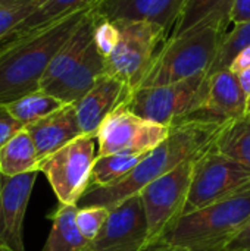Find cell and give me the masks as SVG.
Returning <instances> with one entry per match:
<instances>
[{"mask_svg": "<svg viewBox=\"0 0 250 251\" xmlns=\"http://www.w3.org/2000/svg\"><path fill=\"white\" fill-rule=\"evenodd\" d=\"M208 96L209 75L199 74L174 84L137 88L125 106L143 119L174 126L197 118L206 106Z\"/></svg>", "mask_w": 250, "mask_h": 251, "instance_id": "obj_5", "label": "cell"}, {"mask_svg": "<svg viewBox=\"0 0 250 251\" xmlns=\"http://www.w3.org/2000/svg\"><path fill=\"white\" fill-rule=\"evenodd\" d=\"M230 22V19L214 16L178 37H169L158 51L140 88L174 84L208 74Z\"/></svg>", "mask_w": 250, "mask_h": 251, "instance_id": "obj_3", "label": "cell"}, {"mask_svg": "<svg viewBox=\"0 0 250 251\" xmlns=\"http://www.w3.org/2000/svg\"><path fill=\"white\" fill-rule=\"evenodd\" d=\"M165 126L133 113L125 104L111 113L97 131V156L113 153H147L169 135Z\"/></svg>", "mask_w": 250, "mask_h": 251, "instance_id": "obj_10", "label": "cell"}, {"mask_svg": "<svg viewBox=\"0 0 250 251\" xmlns=\"http://www.w3.org/2000/svg\"><path fill=\"white\" fill-rule=\"evenodd\" d=\"M248 191H250V168L212 147L194 162L183 215Z\"/></svg>", "mask_w": 250, "mask_h": 251, "instance_id": "obj_7", "label": "cell"}, {"mask_svg": "<svg viewBox=\"0 0 250 251\" xmlns=\"http://www.w3.org/2000/svg\"><path fill=\"white\" fill-rule=\"evenodd\" d=\"M146 153H113L97 156L93 171L90 187H106L116 184L133 172Z\"/></svg>", "mask_w": 250, "mask_h": 251, "instance_id": "obj_24", "label": "cell"}, {"mask_svg": "<svg viewBox=\"0 0 250 251\" xmlns=\"http://www.w3.org/2000/svg\"><path fill=\"white\" fill-rule=\"evenodd\" d=\"M25 129L35 146L40 160L65 147L80 135H84L74 104L62 106L46 118L25 126Z\"/></svg>", "mask_w": 250, "mask_h": 251, "instance_id": "obj_15", "label": "cell"}, {"mask_svg": "<svg viewBox=\"0 0 250 251\" xmlns=\"http://www.w3.org/2000/svg\"><path fill=\"white\" fill-rule=\"evenodd\" d=\"M4 106L9 110V113L25 128L31 124L46 118L47 115L56 112L57 109L65 106V103H62L59 99L53 97L49 93L38 90V91L29 93L15 101H10Z\"/></svg>", "mask_w": 250, "mask_h": 251, "instance_id": "obj_25", "label": "cell"}, {"mask_svg": "<svg viewBox=\"0 0 250 251\" xmlns=\"http://www.w3.org/2000/svg\"><path fill=\"white\" fill-rule=\"evenodd\" d=\"M246 113H249L250 115V97L248 99V109H246Z\"/></svg>", "mask_w": 250, "mask_h": 251, "instance_id": "obj_37", "label": "cell"}, {"mask_svg": "<svg viewBox=\"0 0 250 251\" xmlns=\"http://www.w3.org/2000/svg\"><path fill=\"white\" fill-rule=\"evenodd\" d=\"M250 219V191L174 221L158 240L184 250H224Z\"/></svg>", "mask_w": 250, "mask_h": 251, "instance_id": "obj_4", "label": "cell"}, {"mask_svg": "<svg viewBox=\"0 0 250 251\" xmlns=\"http://www.w3.org/2000/svg\"><path fill=\"white\" fill-rule=\"evenodd\" d=\"M141 251H224V250H184V249H177L172 246H168L162 241H153L149 243Z\"/></svg>", "mask_w": 250, "mask_h": 251, "instance_id": "obj_34", "label": "cell"}, {"mask_svg": "<svg viewBox=\"0 0 250 251\" xmlns=\"http://www.w3.org/2000/svg\"><path fill=\"white\" fill-rule=\"evenodd\" d=\"M38 171L7 176L0 171V246L25 251L24 219Z\"/></svg>", "mask_w": 250, "mask_h": 251, "instance_id": "obj_12", "label": "cell"}, {"mask_svg": "<svg viewBox=\"0 0 250 251\" xmlns=\"http://www.w3.org/2000/svg\"><path fill=\"white\" fill-rule=\"evenodd\" d=\"M96 141L93 135H80L38 162V172L47 178L59 204H77L90 187Z\"/></svg>", "mask_w": 250, "mask_h": 251, "instance_id": "obj_8", "label": "cell"}, {"mask_svg": "<svg viewBox=\"0 0 250 251\" xmlns=\"http://www.w3.org/2000/svg\"><path fill=\"white\" fill-rule=\"evenodd\" d=\"M248 96L237 74L230 68L209 75V96L203 112L197 118L233 121L246 115Z\"/></svg>", "mask_w": 250, "mask_h": 251, "instance_id": "obj_16", "label": "cell"}, {"mask_svg": "<svg viewBox=\"0 0 250 251\" xmlns=\"http://www.w3.org/2000/svg\"><path fill=\"white\" fill-rule=\"evenodd\" d=\"M99 1L100 0H43L22 24H19L0 40V46H7L24 37H28L68 15L94 7Z\"/></svg>", "mask_w": 250, "mask_h": 251, "instance_id": "obj_19", "label": "cell"}, {"mask_svg": "<svg viewBox=\"0 0 250 251\" xmlns=\"http://www.w3.org/2000/svg\"><path fill=\"white\" fill-rule=\"evenodd\" d=\"M149 244V225L140 194H134L116 207L100 234L88 243L93 251H141Z\"/></svg>", "mask_w": 250, "mask_h": 251, "instance_id": "obj_11", "label": "cell"}, {"mask_svg": "<svg viewBox=\"0 0 250 251\" xmlns=\"http://www.w3.org/2000/svg\"><path fill=\"white\" fill-rule=\"evenodd\" d=\"M250 66V47H246V49H243L236 57H234V60L231 62V65H230V69L234 72V74H240L242 71H245V69H248Z\"/></svg>", "mask_w": 250, "mask_h": 251, "instance_id": "obj_33", "label": "cell"}, {"mask_svg": "<svg viewBox=\"0 0 250 251\" xmlns=\"http://www.w3.org/2000/svg\"><path fill=\"white\" fill-rule=\"evenodd\" d=\"M35 146L24 128L0 149V171L7 176H16L38 171Z\"/></svg>", "mask_w": 250, "mask_h": 251, "instance_id": "obj_21", "label": "cell"}, {"mask_svg": "<svg viewBox=\"0 0 250 251\" xmlns=\"http://www.w3.org/2000/svg\"><path fill=\"white\" fill-rule=\"evenodd\" d=\"M233 4L234 0H186L171 37H178L214 16L231 21Z\"/></svg>", "mask_w": 250, "mask_h": 251, "instance_id": "obj_22", "label": "cell"}, {"mask_svg": "<svg viewBox=\"0 0 250 251\" xmlns=\"http://www.w3.org/2000/svg\"><path fill=\"white\" fill-rule=\"evenodd\" d=\"M106 74V62L93 43L84 59L62 79L43 90L65 104H74L84 97L97 79Z\"/></svg>", "mask_w": 250, "mask_h": 251, "instance_id": "obj_17", "label": "cell"}, {"mask_svg": "<svg viewBox=\"0 0 250 251\" xmlns=\"http://www.w3.org/2000/svg\"><path fill=\"white\" fill-rule=\"evenodd\" d=\"M7 1H10V0H0V6L4 4V3H7Z\"/></svg>", "mask_w": 250, "mask_h": 251, "instance_id": "obj_39", "label": "cell"}, {"mask_svg": "<svg viewBox=\"0 0 250 251\" xmlns=\"http://www.w3.org/2000/svg\"><path fill=\"white\" fill-rule=\"evenodd\" d=\"M78 251H93V250H91V249L88 247V244H87V246H84L83 249H80V250H78Z\"/></svg>", "mask_w": 250, "mask_h": 251, "instance_id": "obj_36", "label": "cell"}, {"mask_svg": "<svg viewBox=\"0 0 250 251\" xmlns=\"http://www.w3.org/2000/svg\"><path fill=\"white\" fill-rule=\"evenodd\" d=\"M224 251H250V219L242 231L224 247Z\"/></svg>", "mask_w": 250, "mask_h": 251, "instance_id": "obj_31", "label": "cell"}, {"mask_svg": "<svg viewBox=\"0 0 250 251\" xmlns=\"http://www.w3.org/2000/svg\"><path fill=\"white\" fill-rule=\"evenodd\" d=\"M91 9L68 15L28 37L0 46V104L40 90L52 59Z\"/></svg>", "mask_w": 250, "mask_h": 251, "instance_id": "obj_2", "label": "cell"}, {"mask_svg": "<svg viewBox=\"0 0 250 251\" xmlns=\"http://www.w3.org/2000/svg\"><path fill=\"white\" fill-rule=\"evenodd\" d=\"M119 29L115 50L105 59L106 74L118 78L131 91L140 88L149 74L159 46L165 44L167 31L144 21H113Z\"/></svg>", "mask_w": 250, "mask_h": 251, "instance_id": "obj_6", "label": "cell"}, {"mask_svg": "<svg viewBox=\"0 0 250 251\" xmlns=\"http://www.w3.org/2000/svg\"><path fill=\"white\" fill-rule=\"evenodd\" d=\"M225 122L194 118L171 126L167 140L147 151L130 175L112 185L88 187L77 206H100L109 210L116 207L125 199L139 194L147 184L212 149Z\"/></svg>", "mask_w": 250, "mask_h": 251, "instance_id": "obj_1", "label": "cell"}, {"mask_svg": "<svg viewBox=\"0 0 250 251\" xmlns=\"http://www.w3.org/2000/svg\"><path fill=\"white\" fill-rule=\"evenodd\" d=\"M194 162L196 159L181 163L174 171L147 184L139 193L147 218L149 243L158 241L168 226L183 215Z\"/></svg>", "mask_w": 250, "mask_h": 251, "instance_id": "obj_9", "label": "cell"}, {"mask_svg": "<svg viewBox=\"0 0 250 251\" xmlns=\"http://www.w3.org/2000/svg\"><path fill=\"white\" fill-rule=\"evenodd\" d=\"M186 0H100L94 12L109 21H144L174 29Z\"/></svg>", "mask_w": 250, "mask_h": 251, "instance_id": "obj_14", "label": "cell"}, {"mask_svg": "<svg viewBox=\"0 0 250 251\" xmlns=\"http://www.w3.org/2000/svg\"><path fill=\"white\" fill-rule=\"evenodd\" d=\"M0 251H13V250H10V249H7V247H3V246H0Z\"/></svg>", "mask_w": 250, "mask_h": 251, "instance_id": "obj_38", "label": "cell"}, {"mask_svg": "<svg viewBox=\"0 0 250 251\" xmlns=\"http://www.w3.org/2000/svg\"><path fill=\"white\" fill-rule=\"evenodd\" d=\"M220 153L250 168V115L227 121L215 146Z\"/></svg>", "mask_w": 250, "mask_h": 251, "instance_id": "obj_23", "label": "cell"}, {"mask_svg": "<svg viewBox=\"0 0 250 251\" xmlns=\"http://www.w3.org/2000/svg\"><path fill=\"white\" fill-rule=\"evenodd\" d=\"M237 76H239L240 84H242V87H243V90H245V93H246V96H248V99H249L250 97V66L248 68V69L242 71Z\"/></svg>", "mask_w": 250, "mask_h": 251, "instance_id": "obj_35", "label": "cell"}, {"mask_svg": "<svg viewBox=\"0 0 250 251\" xmlns=\"http://www.w3.org/2000/svg\"><path fill=\"white\" fill-rule=\"evenodd\" d=\"M246 47H250V21L237 24L230 32L225 34L208 75H212L222 69H228L234 57Z\"/></svg>", "mask_w": 250, "mask_h": 251, "instance_id": "obj_26", "label": "cell"}, {"mask_svg": "<svg viewBox=\"0 0 250 251\" xmlns=\"http://www.w3.org/2000/svg\"><path fill=\"white\" fill-rule=\"evenodd\" d=\"M111 210L100 206L78 207L77 212V226L87 243H91L105 226Z\"/></svg>", "mask_w": 250, "mask_h": 251, "instance_id": "obj_28", "label": "cell"}, {"mask_svg": "<svg viewBox=\"0 0 250 251\" xmlns=\"http://www.w3.org/2000/svg\"><path fill=\"white\" fill-rule=\"evenodd\" d=\"M93 15H94V44L97 50L102 53V56L106 59L118 44L119 29L116 22L99 16L94 12V9H93Z\"/></svg>", "mask_w": 250, "mask_h": 251, "instance_id": "obj_29", "label": "cell"}, {"mask_svg": "<svg viewBox=\"0 0 250 251\" xmlns=\"http://www.w3.org/2000/svg\"><path fill=\"white\" fill-rule=\"evenodd\" d=\"M22 129L24 125L9 113L4 104H0V149Z\"/></svg>", "mask_w": 250, "mask_h": 251, "instance_id": "obj_30", "label": "cell"}, {"mask_svg": "<svg viewBox=\"0 0 250 251\" xmlns=\"http://www.w3.org/2000/svg\"><path fill=\"white\" fill-rule=\"evenodd\" d=\"M250 21V0H234L231 9V22L243 24Z\"/></svg>", "mask_w": 250, "mask_h": 251, "instance_id": "obj_32", "label": "cell"}, {"mask_svg": "<svg viewBox=\"0 0 250 251\" xmlns=\"http://www.w3.org/2000/svg\"><path fill=\"white\" fill-rule=\"evenodd\" d=\"M77 204H59L49 216L52 229L41 251H78L88 243L77 226Z\"/></svg>", "mask_w": 250, "mask_h": 251, "instance_id": "obj_20", "label": "cell"}, {"mask_svg": "<svg viewBox=\"0 0 250 251\" xmlns=\"http://www.w3.org/2000/svg\"><path fill=\"white\" fill-rule=\"evenodd\" d=\"M131 93V88L118 78L109 74L102 75L91 90L74 103L81 132L96 137L105 119L125 104Z\"/></svg>", "mask_w": 250, "mask_h": 251, "instance_id": "obj_13", "label": "cell"}, {"mask_svg": "<svg viewBox=\"0 0 250 251\" xmlns=\"http://www.w3.org/2000/svg\"><path fill=\"white\" fill-rule=\"evenodd\" d=\"M43 0H10L0 6V40L22 24Z\"/></svg>", "mask_w": 250, "mask_h": 251, "instance_id": "obj_27", "label": "cell"}, {"mask_svg": "<svg viewBox=\"0 0 250 251\" xmlns=\"http://www.w3.org/2000/svg\"><path fill=\"white\" fill-rule=\"evenodd\" d=\"M94 9V7H93ZM93 9L85 15L74 34L60 47L56 56L52 59L40 82V90H46L63 76H66L87 54L88 49L94 43V15Z\"/></svg>", "mask_w": 250, "mask_h": 251, "instance_id": "obj_18", "label": "cell"}]
</instances>
